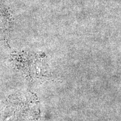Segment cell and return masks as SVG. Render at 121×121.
Returning a JSON list of instances; mask_svg holds the SVG:
<instances>
[{
	"label": "cell",
	"instance_id": "3957f363",
	"mask_svg": "<svg viewBox=\"0 0 121 121\" xmlns=\"http://www.w3.org/2000/svg\"><path fill=\"white\" fill-rule=\"evenodd\" d=\"M11 22V15L6 7L0 4V32L3 35H8Z\"/></svg>",
	"mask_w": 121,
	"mask_h": 121
},
{
	"label": "cell",
	"instance_id": "7a4b0ae2",
	"mask_svg": "<svg viewBox=\"0 0 121 121\" xmlns=\"http://www.w3.org/2000/svg\"><path fill=\"white\" fill-rule=\"evenodd\" d=\"M22 57L20 54L16 56L22 60L19 62H22L21 63L22 64H17V65H19V67L22 68V70L25 72V74L26 73V75L30 77V78H33V77L36 78L35 77H40L42 76H44L45 74L42 73L41 71L45 72V67L41 65L42 63L39 60L38 56L27 53L22 54Z\"/></svg>",
	"mask_w": 121,
	"mask_h": 121
},
{
	"label": "cell",
	"instance_id": "6da1fadb",
	"mask_svg": "<svg viewBox=\"0 0 121 121\" xmlns=\"http://www.w3.org/2000/svg\"><path fill=\"white\" fill-rule=\"evenodd\" d=\"M39 112L38 102L30 93L16 94L7 102L0 121H35Z\"/></svg>",
	"mask_w": 121,
	"mask_h": 121
}]
</instances>
